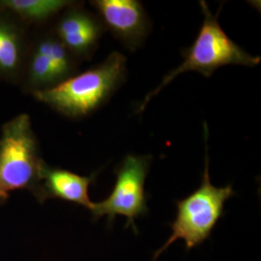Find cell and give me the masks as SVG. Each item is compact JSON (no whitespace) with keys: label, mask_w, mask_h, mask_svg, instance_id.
I'll use <instances>...</instances> for the list:
<instances>
[{"label":"cell","mask_w":261,"mask_h":261,"mask_svg":"<svg viewBox=\"0 0 261 261\" xmlns=\"http://www.w3.org/2000/svg\"><path fill=\"white\" fill-rule=\"evenodd\" d=\"M45 164L28 114L7 122L0 137V204L17 190L28 189L36 196Z\"/></svg>","instance_id":"cell-4"},{"label":"cell","mask_w":261,"mask_h":261,"mask_svg":"<svg viewBox=\"0 0 261 261\" xmlns=\"http://www.w3.org/2000/svg\"><path fill=\"white\" fill-rule=\"evenodd\" d=\"M28 53L21 21L8 11L0 9V79L19 81L24 71Z\"/></svg>","instance_id":"cell-8"},{"label":"cell","mask_w":261,"mask_h":261,"mask_svg":"<svg viewBox=\"0 0 261 261\" xmlns=\"http://www.w3.org/2000/svg\"><path fill=\"white\" fill-rule=\"evenodd\" d=\"M151 161L150 155L129 154L124 158L114 170L116 180L111 195L103 201L93 203L90 210L93 221L107 216L111 225L116 216H123L127 218L126 228L130 226L138 233L136 220L148 212L145 180Z\"/></svg>","instance_id":"cell-5"},{"label":"cell","mask_w":261,"mask_h":261,"mask_svg":"<svg viewBox=\"0 0 261 261\" xmlns=\"http://www.w3.org/2000/svg\"><path fill=\"white\" fill-rule=\"evenodd\" d=\"M203 21L194 43L182 50L183 62L164 76L161 84L147 94L139 105L136 113H141L150 100L158 95L176 76L195 71L210 77L215 71L226 65L254 67L260 63V56H253L237 45L224 31L219 22L221 9L213 15L204 0L199 1Z\"/></svg>","instance_id":"cell-2"},{"label":"cell","mask_w":261,"mask_h":261,"mask_svg":"<svg viewBox=\"0 0 261 261\" xmlns=\"http://www.w3.org/2000/svg\"><path fill=\"white\" fill-rule=\"evenodd\" d=\"M51 31L64 47L81 61L91 59L106 33L97 14L73 2L57 17Z\"/></svg>","instance_id":"cell-7"},{"label":"cell","mask_w":261,"mask_h":261,"mask_svg":"<svg viewBox=\"0 0 261 261\" xmlns=\"http://www.w3.org/2000/svg\"><path fill=\"white\" fill-rule=\"evenodd\" d=\"M207 139L208 127L204 123L205 167L200 186L190 196L176 201V217L170 225L172 233L162 248L155 252L151 261H156L162 252L179 239L184 240L187 251L205 242L224 216L225 202L235 196L231 184L219 188L211 183Z\"/></svg>","instance_id":"cell-3"},{"label":"cell","mask_w":261,"mask_h":261,"mask_svg":"<svg viewBox=\"0 0 261 261\" xmlns=\"http://www.w3.org/2000/svg\"><path fill=\"white\" fill-rule=\"evenodd\" d=\"M127 77V58L113 51L93 68L55 87L34 92L38 101L69 118H82L108 103Z\"/></svg>","instance_id":"cell-1"},{"label":"cell","mask_w":261,"mask_h":261,"mask_svg":"<svg viewBox=\"0 0 261 261\" xmlns=\"http://www.w3.org/2000/svg\"><path fill=\"white\" fill-rule=\"evenodd\" d=\"M95 177V174L82 176L66 169L48 167L45 164L36 197L40 201L47 198H58L84 206L90 211L94 202L90 200L88 190Z\"/></svg>","instance_id":"cell-9"},{"label":"cell","mask_w":261,"mask_h":261,"mask_svg":"<svg viewBox=\"0 0 261 261\" xmlns=\"http://www.w3.org/2000/svg\"><path fill=\"white\" fill-rule=\"evenodd\" d=\"M23 75L25 89L31 93L50 89L64 82L53 61L33 47L29 49Z\"/></svg>","instance_id":"cell-11"},{"label":"cell","mask_w":261,"mask_h":261,"mask_svg":"<svg viewBox=\"0 0 261 261\" xmlns=\"http://www.w3.org/2000/svg\"><path fill=\"white\" fill-rule=\"evenodd\" d=\"M90 4L107 31L129 51H136L152 29L149 16L138 0H94Z\"/></svg>","instance_id":"cell-6"},{"label":"cell","mask_w":261,"mask_h":261,"mask_svg":"<svg viewBox=\"0 0 261 261\" xmlns=\"http://www.w3.org/2000/svg\"><path fill=\"white\" fill-rule=\"evenodd\" d=\"M72 3L66 0H0V9L8 11L21 22L42 24L56 18Z\"/></svg>","instance_id":"cell-10"}]
</instances>
